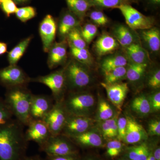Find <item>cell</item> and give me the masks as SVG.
I'll list each match as a JSON object with an SVG mask.
<instances>
[{"mask_svg": "<svg viewBox=\"0 0 160 160\" xmlns=\"http://www.w3.org/2000/svg\"><path fill=\"white\" fill-rule=\"evenodd\" d=\"M142 36L150 50L157 52L160 48V32L156 27L142 30Z\"/></svg>", "mask_w": 160, "mask_h": 160, "instance_id": "20", "label": "cell"}, {"mask_svg": "<svg viewBox=\"0 0 160 160\" xmlns=\"http://www.w3.org/2000/svg\"><path fill=\"white\" fill-rule=\"evenodd\" d=\"M148 132L150 136L160 135V122L159 120H152L148 126Z\"/></svg>", "mask_w": 160, "mask_h": 160, "instance_id": "42", "label": "cell"}, {"mask_svg": "<svg viewBox=\"0 0 160 160\" xmlns=\"http://www.w3.org/2000/svg\"><path fill=\"white\" fill-rule=\"evenodd\" d=\"M0 7L7 17L15 13L18 9L13 0H3L0 2Z\"/></svg>", "mask_w": 160, "mask_h": 160, "instance_id": "39", "label": "cell"}, {"mask_svg": "<svg viewBox=\"0 0 160 160\" xmlns=\"http://www.w3.org/2000/svg\"><path fill=\"white\" fill-rule=\"evenodd\" d=\"M81 157L78 153L59 156L46 155L45 160H81Z\"/></svg>", "mask_w": 160, "mask_h": 160, "instance_id": "44", "label": "cell"}, {"mask_svg": "<svg viewBox=\"0 0 160 160\" xmlns=\"http://www.w3.org/2000/svg\"><path fill=\"white\" fill-rule=\"evenodd\" d=\"M66 42L52 44L49 52L48 65L50 69L56 68L62 64L67 56V46Z\"/></svg>", "mask_w": 160, "mask_h": 160, "instance_id": "18", "label": "cell"}, {"mask_svg": "<svg viewBox=\"0 0 160 160\" xmlns=\"http://www.w3.org/2000/svg\"><path fill=\"white\" fill-rule=\"evenodd\" d=\"M118 140L109 141L106 145V153L109 157L115 158L121 153L123 150V144Z\"/></svg>", "mask_w": 160, "mask_h": 160, "instance_id": "34", "label": "cell"}, {"mask_svg": "<svg viewBox=\"0 0 160 160\" xmlns=\"http://www.w3.org/2000/svg\"><path fill=\"white\" fill-rule=\"evenodd\" d=\"M67 36L69 45L79 49L86 48V43L82 37L81 31L77 27L72 29Z\"/></svg>", "mask_w": 160, "mask_h": 160, "instance_id": "32", "label": "cell"}, {"mask_svg": "<svg viewBox=\"0 0 160 160\" xmlns=\"http://www.w3.org/2000/svg\"><path fill=\"white\" fill-rule=\"evenodd\" d=\"M87 66L72 61L65 68L66 86L71 92L81 91L91 82L92 78Z\"/></svg>", "mask_w": 160, "mask_h": 160, "instance_id": "4", "label": "cell"}, {"mask_svg": "<svg viewBox=\"0 0 160 160\" xmlns=\"http://www.w3.org/2000/svg\"><path fill=\"white\" fill-rule=\"evenodd\" d=\"M131 106L133 111L142 116L148 115L152 110L149 100L145 95L135 98L132 102Z\"/></svg>", "mask_w": 160, "mask_h": 160, "instance_id": "24", "label": "cell"}, {"mask_svg": "<svg viewBox=\"0 0 160 160\" xmlns=\"http://www.w3.org/2000/svg\"><path fill=\"white\" fill-rule=\"evenodd\" d=\"M101 85L106 89L109 101L118 109H121L129 90L127 83L118 82L107 84L102 83Z\"/></svg>", "mask_w": 160, "mask_h": 160, "instance_id": "14", "label": "cell"}, {"mask_svg": "<svg viewBox=\"0 0 160 160\" xmlns=\"http://www.w3.org/2000/svg\"><path fill=\"white\" fill-rule=\"evenodd\" d=\"M56 31L57 25L54 19L51 15H47L41 22L39 27L40 36L45 52H48L53 44Z\"/></svg>", "mask_w": 160, "mask_h": 160, "instance_id": "13", "label": "cell"}, {"mask_svg": "<svg viewBox=\"0 0 160 160\" xmlns=\"http://www.w3.org/2000/svg\"><path fill=\"white\" fill-rule=\"evenodd\" d=\"M127 67L126 66L118 67L115 69L104 72L105 83L113 84L119 82L126 77Z\"/></svg>", "mask_w": 160, "mask_h": 160, "instance_id": "30", "label": "cell"}, {"mask_svg": "<svg viewBox=\"0 0 160 160\" xmlns=\"http://www.w3.org/2000/svg\"><path fill=\"white\" fill-rule=\"evenodd\" d=\"M127 118L124 117L118 118L117 121L118 136V140L124 142L126 136V128H127Z\"/></svg>", "mask_w": 160, "mask_h": 160, "instance_id": "40", "label": "cell"}, {"mask_svg": "<svg viewBox=\"0 0 160 160\" xmlns=\"http://www.w3.org/2000/svg\"><path fill=\"white\" fill-rule=\"evenodd\" d=\"M16 15L21 22H26L34 17L36 14L35 9L31 6L18 8Z\"/></svg>", "mask_w": 160, "mask_h": 160, "instance_id": "37", "label": "cell"}, {"mask_svg": "<svg viewBox=\"0 0 160 160\" xmlns=\"http://www.w3.org/2000/svg\"><path fill=\"white\" fill-rule=\"evenodd\" d=\"M69 11L79 19L86 16L92 6L89 0H66Z\"/></svg>", "mask_w": 160, "mask_h": 160, "instance_id": "22", "label": "cell"}, {"mask_svg": "<svg viewBox=\"0 0 160 160\" xmlns=\"http://www.w3.org/2000/svg\"><path fill=\"white\" fill-rule=\"evenodd\" d=\"M24 125L16 119L0 126V160H23L28 142Z\"/></svg>", "mask_w": 160, "mask_h": 160, "instance_id": "1", "label": "cell"}, {"mask_svg": "<svg viewBox=\"0 0 160 160\" xmlns=\"http://www.w3.org/2000/svg\"><path fill=\"white\" fill-rule=\"evenodd\" d=\"M89 17L95 24L99 26H105L109 22L108 18L104 12L99 10H94L89 14Z\"/></svg>", "mask_w": 160, "mask_h": 160, "instance_id": "38", "label": "cell"}, {"mask_svg": "<svg viewBox=\"0 0 160 160\" xmlns=\"http://www.w3.org/2000/svg\"><path fill=\"white\" fill-rule=\"evenodd\" d=\"M23 160H45V159H43L38 155H36L31 156H26Z\"/></svg>", "mask_w": 160, "mask_h": 160, "instance_id": "49", "label": "cell"}, {"mask_svg": "<svg viewBox=\"0 0 160 160\" xmlns=\"http://www.w3.org/2000/svg\"><path fill=\"white\" fill-rule=\"evenodd\" d=\"M127 118V124L124 142L134 145L142 142L147 138V132L142 125L130 117Z\"/></svg>", "mask_w": 160, "mask_h": 160, "instance_id": "15", "label": "cell"}, {"mask_svg": "<svg viewBox=\"0 0 160 160\" xmlns=\"http://www.w3.org/2000/svg\"><path fill=\"white\" fill-rule=\"evenodd\" d=\"M116 160H129L128 159L124 157H122L118 158Z\"/></svg>", "mask_w": 160, "mask_h": 160, "instance_id": "53", "label": "cell"}, {"mask_svg": "<svg viewBox=\"0 0 160 160\" xmlns=\"http://www.w3.org/2000/svg\"><path fill=\"white\" fill-rule=\"evenodd\" d=\"M79 24L78 18L70 11L63 15L60 22L59 31L61 36H66L77 27Z\"/></svg>", "mask_w": 160, "mask_h": 160, "instance_id": "23", "label": "cell"}, {"mask_svg": "<svg viewBox=\"0 0 160 160\" xmlns=\"http://www.w3.org/2000/svg\"><path fill=\"white\" fill-rule=\"evenodd\" d=\"M125 49L127 58L130 62L137 64L148 63L149 60V54L138 43H132Z\"/></svg>", "mask_w": 160, "mask_h": 160, "instance_id": "19", "label": "cell"}, {"mask_svg": "<svg viewBox=\"0 0 160 160\" xmlns=\"http://www.w3.org/2000/svg\"><path fill=\"white\" fill-rule=\"evenodd\" d=\"M152 109L155 111H159L160 109V92H157L153 93L149 99Z\"/></svg>", "mask_w": 160, "mask_h": 160, "instance_id": "45", "label": "cell"}, {"mask_svg": "<svg viewBox=\"0 0 160 160\" xmlns=\"http://www.w3.org/2000/svg\"><path fill=\"white\" fill-rule=\"evenodd\" d=\"M118 119V116L115 115L111 118L103 121L101 128L104 138H113L117 137Z\"/></svg>", "mask_w": 160, "mask_h": 160, "instance_id": "28", "label": "cell"}, {"mask_svg": "<svg viewBox=\"0 0 160 160\" xmlns=\"http://www.w3.org/2000/svg\"><path fill=\"white\" fill-rule=\"evenodd\" d=\"M98 32L96 25L88 23L84 26L81 31V33L86 42L89 44L97 34Z\"/></svg>", "mask_w": 160, "mask_h": 160, "instance_id": "36", "label": "cell"}, {"mask_svg": "<svg viewBox=\"0 0 160 160\" xmlns=\"http://www.w3.org/2000/svg\"><path fill=\"white\" fill-rule=\"evenodd\" d=\"M7 45L6 43L0 42V56L7 52Z\"/></svg>", "mask_w": 160, "mask_h": 160, "instance_id": "47", "label": "cell"}, {"mask_svg": "<svg viewBox=\"0 0 160 160\" xmlns=\"http://www.w3.org/2000/svg\"><path fill=\"white\" fill-rule=\"evenodd\" d=\"M128 65V59L124 56L117 54L109 57L104 59L102 63L103 71H109L118 68L126 66Z\"/></svg>", "mask_w": 160, "mask_h": 160, "instance_id": "26", "label": "cell"}, {"mask_svg": "<svg viewBox=\"0 0 160 160\" xmlns=\"http://www.w3.org/2000/svg\"><path fill=\"white\" fill-rule=\"evenodd\" d=\"M153 156L155 160H160V148L159 146H158L154 151H152Z\"/></svg>", "mask_w": 160, "mask_h": 160, "instance_id": "48", "label": "cell"}, {"mask_svg": "<svg viewBox=\"0 0 160 160\" xmlns=\"http://www.w3.org/2000/svg\"><path fill=\"white\" fill-rule=\"evenodd\" d=\"M119 47L117 40L111 35L104 33L95 42V51L99 56H103L113 53Z\"/></svg>", "mask_w": 160, "mask_h": 160, "instance_id": "17", "label": "cell"}, {"mask_svg": "<svg viewBox=\"0 0 160 160\" xmlns=\"http://www.w3.org/2000/svg\"><path fill=\"white\" fill-rule=\"evenodd\" d=\"M114 116V111L111 105L105 100H100L98 112L99 120L106 121L111 118Z\"/></svg>", "mask_w": 160, "mask_h": 160, "instance_id": "33", "label": "cell"}, {"mask_svg": "<svg viewBox=\"0 0 160 160\" xmlns=\"http://www.w3.org/2000/svg\"><path fill=\"white\" fill-rule=\"evenodd\" d=\"M115 9H119L126 24L133 30H146L153 27L154 21L152 18L144 15L130 4L122 5Z\"/></svg>", "mask_w": 160, "mask_h": 160, "instance_id": "7", "label": "cell"}, {"mask_svg": "<svg viewBox=\"0 0 160 160\" xmlns=\"http://www.w3.org/2000/svg\"><path fill=\"white\" fill-rule=\"evenodd\" d=\"M92 122L88 117L69 115L61 134L68 138L81 134L89 130Z\"/></svg>", "mask_w": 160, "mask_h": 160, "instance_id": "12", "label": "cell"}, {"mask_svg": "<svg viewBox=\"0 0 160 160\" xmlns=\"http://www.w3.org/2000/svg\"><path fill=\"white\" fill-rule=\"evenodd\" d=\"M13 116L4 99L0 97V126L9 122Z\"/></svg>", "mask_w": 160, "mask_h": 160, "instance_id": "35", "label": "cell"}, {"mask_svg": "<svg viewBox=\"0 0 160 160\" xmlns=\"http://www.w3.org/2000/svg\"><path fill=\"white\" fill-rule=\"evenodd\" d=\"M26 87L7 89L4 99L13 116L24 126H27L32 119L30 105L32 95Z\"/></svg>", "mask_w": 160, "mask_h": 160, "instance_id": "2", "label": "cell"}, {"mask_svg": "<svg viewBox=\"0 0 160 160\" xmlns=\"http://www.w3.org/2000/svg\"><path fill=\"white\" fill-rule=\"evenodd\" d=\"M148 63L137 64L130 62L127 67L126 77L129 81L135 82L141 78L145 73Z\"/></svg>", "mask_w": 160, "mask_h": 160, "instance_id": "27", "label": "cell"}, {"mask_svg": "<svg viewBox=\"0 0 160 160\" xmlns=\"http://www.w3.org/2000/svg\"><path fill=\"white\" fill-rule=\"evenodd\" d=\"M146 160H155V159L154 156H153L152 151H151V152H150L149 157H148V158H147Z\"/></svg>", "mask_w": 160, "mask_h": 160, "instance_id": "51", "label": "cell"}, {"mask_svg": "<svg viewBox=\"0 0 160 160\" xmlns=\"http://www.w3.org/2000/svg\"><path fill=\"white\" fill-rule=\"evenodd\" d=\"M81 160H102L96 156L92 155H87L85 156L81 157Z\"/></svg>", "mask_w": 160, "mask_h": 160, "instance_id": "46", "label": "cell"}, {"mask_svg": "<svg viewBox=\"0 0 160 160\" xmlns=\"http://www.w3.org/2000/svg\"><path fill=\"white\" fill-rule=\"evenodd\" d=\"M150 151L149 146L145 143L140 145V149L136 158L135 160H146L149 157Z\"/></svg>", "mask_w": 160, "mask_h": 160, "instance_id": "41", "label": "cell"}, {"mask_svg": "<svg viewBox=\"0 0 160 160\" xmlns=\"http://www.w3.org/2000/svg\"><path fill=\"white\" fill-rule=\"evenodd\" d=\"M113 32L116 39L124 48L135 42L134 35L126 26L119 25L115 28Z\"/></svg>", "mask_w": 160, "mask_h": 160, "instance_id": "21", "label": "cell"}, {"mask_svg": "<svg viewBox=\"0 0 160 160\" xmlns=\"http://www.w3.org/2000/svg\"><path fill=\"white\" fill-rule=\"evenodd\" d=\"M31 37L26 38L20 42L8 53V62L10 65H16L19 60L22 57L31 41Z\"/></svg>", "mask_w": 160, "mask_h": 160, "instance_id": "25", "label": "cell"}, {"mask_svg": "<svg viewBox=\"0 0 160 160\" xmlns=\"http://www.w3.org/2000/svg\"><path fill=\"white\" fill-rule=\"evenodd\" d=\"M62 102L68 114L88 117L94 107L95 100L90 93L81 91L71 92L65 96Z\"/></svg>", "mask_w": 160, "mask_h": 160, "instance_id": "3", "label": "cell"}, {"mask_svg": "<svg viewBox=\"0 0 160 160\" xmlns=\"http://www.w3.org/2000/svg\"><path fill=\"white\" fill-rule=\"evenodd\" d=\"M68 116L62 101L55 102L52 109L43 119L49 127L52 135L62 133Z\"/></svg>", "mask_w": 160, "mask_h": 160, "instance_id": "9", "label": "cell"}, {"mask_svg": "<svg viewBox=\"0 0 160 160\" xmlns=\"http://www.w3.org/2000/svg\"><path fill=\"white\" fill-rule=\"evenodd\" d=\"M92 7L102 8H116L124 4H129L134 0H89Z\"/></svg>", "mask_w": 160, "mask_h": 160, "instance_id": "31", "label": "cell"}, {"mask_svg": "<svg viewBox=\"0 0 160 160\" xmlns=\"http://www.w3.org/2000/svg\"><path fill=\"white\" fill-rule=\"evenodd\" d=\"M152 3L154 4H159L160 3V0H150Z\"/></svg>", "mask_w": 160, "mask_h": 160, "instance_id": "52", "label": "cell"}, {"mask_svg": "<svg viewBox=\"0 0 160 160\" xmlns=\"http://www.w3.org/2000/svg\"><path fill=\"white\" fill-rule=\"evenodd\" d=\"M29 82L30 78L16 65H9L0 69V84L7 89L26 87Z\"/></svg>", "mask_w": 160, "mask_h": 160, "instance_id": "8", "label": "cell"}, {"mask_svg": "<svg viewBox=\"0 0 160 160\" xmlns=\"http://www.w3.org/2000/svg\"><path fill=\"white\" fill-rule=\"evenodd\" d=\"M54 103L52 96L32 94L30 105L32 119L43 120L52 109Z\"/></svg>", "mask_w": 160, "mask_h": 160, "instance_id": "11", "label": "cell"}, {"mask_svg": "<svg viewBox=\"0 0 160 160\" xmlns=\"http://www.w3.org/2000/svg\"><path fill=\"white\" fill-rule=\"evenodd\" d=\"M39 147L40 151L48 156H59L79 153L77 146L69 138L62 134L52 135L46 142Z\"/></svg>", "mask_w": 160, "mask_h": 160, "instance_id": "5", "label": "cell"}, {"mask_svg": "<svg viewBox=\"0 0 160 160\" xmlns=\"http://www.w3.org/2000/svg\"><path fill=\"white\" fill-rule=\"evenodd\" d=\"M69 46L71 54L77 61L86 66L91 65L92 62V58L88 49L86 48L79 49L71 45H69Z\"/></svg>", "mask_w": 160, "mask_h": 160, "instance_id": "29", "label": "cell"}, {"mask_svg": "<svg viewBox=\"0 0 160 160\" xmlns=\"http://www.w3.org/2000/svg\"><path fill=\"white\" fill-rule=\"evenodd\" d=\"M30 82H37L46 86L51 90L55 102L63 101L67 86L65 68L53 72L50 74L30 79Z\"/></svg>", "mask_w": 160, "mask_h": 160, "instance_id": "6", "label": "cell"}, {"mask_svg": "<svg viewBox=\"0 0 160 160\" xmlns=\"http://www.w3.org/2000/svg\"><path fill=\"white\" fill-rule=\"evenodd\" d=\"M2 1H3V0H0V2H2Z\"/></svg>", "mask_w": 160, "mask_h": 160, "instance_id": "54", "label": "cell"}, {"mask_svg": "<svg viewBox=\"0 0 160 160\" xmlns=\"http://www.w3.org/2000/svg\"><path fill=\"white\" fill-rule=\"evenodd\" d=\"M15 3H17V4H22L26 2H28L29 0H13Z\"/></svg>", "mask_w": 160, "mask_h": 160, "instance_id": "50", "label": "cell"}, {"mask_svg": "<svg viewBox=\"0 0 160 160\" xmlns=\"http://www.w3.org/2000/svg\"><path fill=\"white\" fill-rule=\"evenodd\" d=\"M69 138L77 147L99 148L103 145V139L100 134L89 130Z\"/></svg>", "mask_w": 160, "mask_h": 160, "instance_id": "16", "label": "cell"}, {"mask_svg": "<svg viewBox=\"0 0 160 160\" xmlns=\"http://www.w3.org/2000/svg\"><path fill=\"white\" fill-rule=\"evenodd\" d=\"M148 84L149 86L153 89H158L160 86V71L158 69L149 78Z\"/></svg>", "mask_w": 160, "mask_h": 160, "instance_id": "43", "label": "cell"}, {"mask_svg": "<svg viewBox=\"0 0 160 160\" xmlns=\"http://www.w3.org/2000/svg\"><path fill=\"white\" fill-rule=\"evenodd\" d=\"M25 132V136L28 142L32 141L39 147L46 142L52 134L49 127L43 120L33 119Z\"/></svg>", "mask_w": 160, "mask_h": 160, "instance_id": "10", "label": "cell"}]
</instances>
